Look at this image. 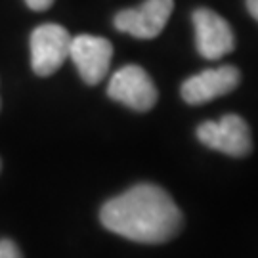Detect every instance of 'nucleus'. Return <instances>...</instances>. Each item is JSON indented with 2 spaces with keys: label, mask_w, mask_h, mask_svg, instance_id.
Wrapping results in <instances>:
<instances>
[{
  "label": "nucleus",
  "mask_w": 258,
  "mask_h": 258,
  "mask_svg": "<svg viewBox=\"0 0 258 258\" xmlns=\"http://www.w3.org/2000/svg\"><path fill=\"white\" fill-rule=\"evenodd\" d=\"M100 220L105 230L120 237L159 245L180 233L184 216L163 187L138 184L103 203Z\"/></svg>",
  "instance_id": "1"
},
{
  "label": "nucleus",
  "mask_w": 258,
  "mask_h": 258,
  "mask_svg": "<svg viewBox=\"0 0 258 258\" xmlns=\"http://www.w3.org/2000/svg\"><path fill=\"white\" fill-rule=\"evenodd\" d=\"M73 37L57 23L38 25L31 35V67L38 77L54 75L69 57Z\"/></svg>",
  "instance_id": "2"
},
{
  "label": "nucleus",
  "mask_w": 258,
  "mask_h": 258,
  "mask_svg": "<svg viewBox=\"0 0 258 258\" xmlns=\"http://www.w3.org/2000/svg\"><path fill=\"white\" fill-rule=\"evenodd\" d=\"M197 140L207 148L230 157H245L252 149L250 128L239 115H224L220 120H207L197 126Z\"/></svg>",
  "instance_id": "3"
},
{
  "label": "nucleus",
  "mask_w": 258,
  "mask_h": 258,
  "mask_svg": "<svg viewBox=\"0 0 258 258\" xmlns=\"http://www.w3.org/2000/svg\"><path fill=\"white\" fill-rule=\"evenodd\" d=\"M107 96L134 111H149L157 103L159 92L148 71L140 65H124L111 77Z\"/></svg>",
  "instance_id": "4"
},
{
  "label": "nucleus",
  "mask_w": 258,
  "mask_h": 258,
  "mask_svg": "<svg viewBox=\"0 0 258 258\" xmlns=\"http://www.w3.org/2000/svg\"><path fill=\"white\" fill-rule=\"evenodd\" d=\"M195 46L205 59H220L235 50V37L230 23L209 8L194 12Z\"/></svg>",
  "instance_id": "5"
},
{
  "label": "nucleus",
  "mask_w": 258,
  "mask_h": 258,
  "mask_svg": "<svg viewBox=\"0 0 258 258\" xmlns=\"http://www.w3.org/2000/svg\"><path fill=\"white\" fill-rule=\"evenodd\" d=\"M174 10V0H146L138 8L119 12L113 23L120 33H128L136 38H155L165 29Z\"/></svg>",
  "instance_id": "6"
},
{
  "label": "nucleus",
  "mask_w": 258,
  "mask_h": 258,
  "mask_svg": "<svg viewBox=\"0 0 258 258\" xmlns=\"http://www.w3.org/2000/svg\"><path fill=\"white\" fill-rule=\"evenodd\" d=\"M69 57L73 59L75 67L86 84L102 83L109 71L113 46L107 38L94 37V35H79L71 40Z\"/></svg>",
  "instance_id": "7"
},
{
  "label": "nucleus",
  "mask_w": 258,
  "mask_h": 258,
  "mask_svg": "<svg viewBox=\"0 0 258 258\" xmlns=\"http://www.w3.org/2000/svg\"><path fill=\"white\" fill-rule=\"evenodd\" d=\"M241 81V73L233 65H222L216 69H205L184 81L180 94L189 105H201L220 96L233 92Z\"/></svg>",
  "instance_id": "8"
},
{
  "label": "nucleus",
  "mask_w": 258,
  "mask_h": 258,
  "mask_svg": "<svg viewBox=\"0 0 258 258\" xmlns=\"http://www.w3.org/2000/svg\"><path fill=\"white\" fill-rule=\"evenodd\" d=\"M0 258H23V254L12 239H0Z\"/></svg>",
  "instance_id": "9"
},
{
  "label": "nucleus",
  "mask_w": 258,
  "mask_h": 258,
  "mask_svg": "<svg viewBox=\"0 0 258 258\" xmlns=\"http://www.w3.org/2000/svg\"><path fill=\"white\" fill-rule=\"evenodd\" d=\"M25 4L35 12H44L54 4V0H25Z\"/></svg>",
  "instance_id": "10"
},
{
  "label": "nucleus",
  "mask_w": 258,
  "mask_h": 258,
  "mask_svg": "<svg viewBox=\"0 0 258 258\" xmlns=\"http://www.w3.org/2000/svg\"><path fill=\"white\" fill-rule=\"evenodd\" d=\"M247 10L252 18L258 21V0H247Z\"/></svg>",
  "instance_id": "11"
}]
</instances>
